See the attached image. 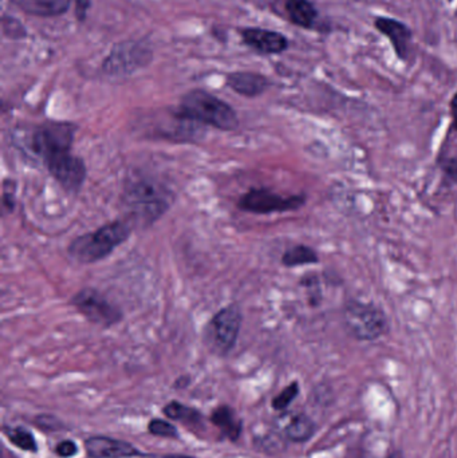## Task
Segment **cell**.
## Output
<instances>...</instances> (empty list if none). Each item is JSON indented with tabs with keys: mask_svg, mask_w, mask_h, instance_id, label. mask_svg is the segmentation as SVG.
I'll use <instances>...</instances> for the list:
<instances>
[{
	"mask_svg": "<svg viewBox=\"0 0 457 458\" xmlns=\"http://www.w3.org/2000/svg\"><path fill=\"white\" fill-rule=\"evenodd\" d=\"M177 117L204 123L222 131H233L239 126L235 110L206 90H190L182 98Z\"/></svg>",
	"mask_w": 457,
	"mask_h": 458,
	"instance_id": "6da1fadb",
	"label": "cell"
},
{
	"mask_svg": "<svg viewBox=\"0 0 457 458\" xmlns=\"http://www.w3.org/2000/svg\"><path fill=\"white\" fill-rule=\"evenodd\" d=\"M131 234L128 220H114L94 232L82 234L69 245V255L83 264L104 260Z\"/></svg>",
	"mask_w": 457,
	"mask_h": 458,
	"instance_id": "7a4b0ae2",
	"label": "cell"
},
{
	"mask_svg": "<svg viewBox=\"0 0 457 458\" xmlns=\"http://www.w3.org/2000/svg\"><path fill=\"white\" fill-rule=\"evenodd\" d=\"M343 323L346 333L360 342H375L389 331L385 311L372 301L349 299L343 309Z\"/></svg>",
	"mask_w": 457,
	"mask_h": 458,
	"instance_id": "3957f363",
	"label": "cell"
},
{
	"mask_svg": "<svg viewBox=\"0 0 457 458\" xmlns=\"http://www.w3.org/2000/svg\"><path fill=\"white\" fill-rule=\"evenodd\" d=\"M123 200L133 220L144 225H153L171 207L169 193L160 185L144 179L129 182Z\"/></svg>",
	"mask_w": 457,
	"mask_h": 458,
	"instance_id": "277c9868",
	"label": "cell"
},
{
	"mask_svg": "<svg viewBox=\"0 0 457 458\" xmlns=\"http://www.w3.org/2000/svg\"><path fill=\"white\" fill-rule=\"evenodd\" d=\"M241 320L243 314L236 303L219 310L212 317L204 331V342L211 352L224 357L233 349L241 333Z\"/></svg>",
	"mask_w": 457,
	"mask_h": 458,
	"instance_id": "5b68a950",
	"label": "cell"
},
{
	"mask_svg": "<svg viewBox=\"0 0 457 458\" xmlns=\"http://www.w3.org/2000/svg\"><path fill=\"white\" fill-rule=\"evenodd\" d=\"M77 125L72 123L48 121L34 129L31 134V150L42 158L43 164L59 153L72 152Z\"/></svg>",
	"mask_w": 457,
	"mask_h": 458,
	"instance_id": "8992f818",
	"label": "cell"
},
{
	"mask_svg": "<svg viewBox=\"0 0 457 458\" xmlns=\"http://www.w3.org/2000/svg\"><path fill=\"white\" fill-rule=\"evenodd\" d=\"M72 304L82 317L93 325L112 327L123 320L120 307L109 301L96 288H83L72 298Z\"/></svg>",
	"mask_w": 457,
	"mask_h": 458,
	"instance_id": "52a82bcc",
	"label": "cell"
},
{
	"mask_svg": "<svg viewBox=\"0 0 457 458\" xmlns=\"http://www.w3.org/2000/svg\"><path fill=\"white\" fill-rule=\"evenodd\" d=\"M306 204L305 195L284 196L260 188L250 190L238 201L239 209L254 215L284 214L298 211Z\"/></svg>",
	"mask_w": 457,
	"mask_h": 458,
	"instance_id": "ba28073f",
	"label": "cell"
},
{
	"mask_svg": "<svg viewBox=\"0 0 457 458\" xmlns=\"http://www.w3.org/2000/svg\"><path fill=\"white\" fill-rule=\"evenodd\" d=\"M152 58V48L147 43L131 40L115 46L105 59L102 69L109 75H128L144 69Z\"/></svg>",
	"mask_w": 457,
	"mask_h": 458,
	"instance_id": "9c48e42d",
	"label": "cell"
},
{
	"mask_svg": "<svg viewBox=\"0 0 457 458\" xmlns=\"http://www.w3.org/2000/svg\"><path fill=\"white\" fill-rule=\"evenodd\" d=\"M45 165L64 192L78 195L82 190L88 174L82 158L72 155V152H64L48 158Z\"/></svg>",
	"mask_w": 457,
	"mask_h": 458,
	"instance_id": "30bf717a",
	"label": "cell"
},
{
	"mask_svg": "<svg viewBox=\"0 0 457 458\" xmlns=\"http://www.w3.org/2000/svg\"><path fill=\"white\" fill-rule=\"evenodd\" d=\"M375 27L380 34L388 38L397 58L408 61L412 50L413 31L404 21L391 16H376Z\"/></svg>",
	"mask_w": 457,
	"mask_h": 458,
	"instance_id": "8fae6325",
	"label": "cell"
},
{
	"mask_svg": "<svg viewBox=\"0 0 457 458\" xmlns=\"http://www.w3.org/2000/svg\"><path fill=\"white\" fill-rule=\"evenodd\" d=\"M244 43L260 54H282L289 48V39L273 30L244 29L241 31Z\"/></svg>",
	"mask_w": 457,
	"mask_h": 458,
	"instance_id": "7c38bea8",
	"label": "cell"
},
{
	"mask_svg": "<svg viewBox=\"0 0 457 458\" xmlns=\"http://www.w3.org/2000/svg\"><path fill=\"white\" fill-rule=\"evenodd\" d=\"M85 448L89 457L91 458L141 456V454L131 444L110 437H90L85 441Z\"/></svg>",
	"mask_w": 457,
	"mask_h": 458,
	"instance_id": "4fadbf2b",
	"label": "cell"
},
{
	"mask_svg": "<svg viewBox=\"0 0 457 458\" xmlns=\"http://www.w3.org/2000/svg\"><path fill=\"white\" fill-rule=\"evenodd\" d=\"M227 86L241 96L254 98L270 88V81L257 72H233L227 77Z\"/></svg>",
	"mask_w": 457,
	"mask_h": 458,
	"instance_id": "5bb4252c",
	"label": "cell"
},
{
	"mask_svg": "<svg viewBox=\"0 0 457 458\" xmlns=\"http://www.w3.org/2000/svg\"><path fill=\"white\" fill-rule=\"evenodd\" d=\"M290 21L300 29L313 30L318 21V10L310 0H286L284 2Z\"/></svg>",
	"mask_w": 457,
	"mask_h": 458,
	"instance_id": "9a60e30c",
	"label": "cell"
},
{
	"mask_svg": "<svg viewBox=\"0 0 457 458\" xmlns=\"http://www.w3.org/2000/svg\"><path fill=\"white\" fill-rule=\"evenodd\" d=\"M21 10L37 16H56L69 10L72 0H13Z\"/></svg>",
	"mask_w": 457,
	"mask_h": 458,
	"instance_id": "2e32d148",
	"label": "cell"
},
{
	"mask_svg": "<svg viewBox=\"0 0 457 458\" xmlns=\"http://www.w3.org/2000/svg\"><path fill=\"white\" fill-rule=\"evenodd\" d=\"M212 422L231 440H238L241 432V420L230 406H220L212 413Z\"/></svg>",
	"mask_w": 457,
	"mask_h": 458,
	"instance_id": "e0dca14e",
	"label": "cell"
},
{
	"mask_svg": "<svg viewBox=\"0 0 457 458\" xmlns=\"http://www.w3.org/2000/svg\"><path fill=\"white\" fill-rule=\"evenodd\" d=\"M319 263V255L314 248L305 244L294 245L289 248L282 256V264L287 268L295 267L313 266Z\"/></svg>",
	"mask_w": 457,
	"mask_h": 458,
	"instance_id": "ac0fdd59",
	"label": "cell"
},
{
	"mask_svg": "<svg viewBox=\"0 0 457 458\" xmlns=\"http://www.w3.org/2000/svg\"><path fill=\"white\" fill-rule=\"evenodd\" d=\"M316 433V424L305 414H298L284 427V435L292 443H306Z\"/></svg>",
	"mask_w": 457,
	"mask_h": 458,
	"instance_id": "d6986e66",
	"label": "cell"
},
{
	"mask_svg": "<svg viewBox=\"0 0 457 458\" xmlns=\"http://www.w3.org/2000/svg\"><path fill=\"white\" fill-rule=\"evenodd\" d=\"M437 166L442 171L445 185H457V152L450 153L448 150L440 152L437 158Z\"/></svg>",
	"mask_w": 457,
	"mask_h": 458,
	"instance_id": "ffe728a7",
	"label": "cell"
},
{
	"mask_svg": "<svg viewBox=\"0 0 457 458\" xmlns=\"http://www.w3.org/2000/svg\"><path fill=\"white\" fill-rule=\"evenodd\" d=\"M5 435H7L10 443L18 446L19 449L27 452H37V443H35L34 436L29 430L23 429V428H10V429L5 430Z\"/></svg>",
	"mask_w": 457,
	"mask_h": 458,
	"instance_id": "44dd1931",
	"label": "cell"
},
{
	"mask_svg": "<svg viewBox=\"0 0 457 458\" xmlns=\"http://www.w3.org/2000/svg\"><path fill=\"white\" fill-rule=\"evenodd\" d=\"M164 413L169 419L176 420V421L193 422V424L198 422L201 417L195 409L188 408L179 403H169L164 409Z\"/></svg>",
	"mask_w": 457,
	"mask_h": 458,
	"instance_id": "7402d4cb",
	"label": "cell"
},
{
	"mask_svg": "<svg viewBox=\"0 0 457 458\" xmlns=\"http://www.w3.org/2000/svg\"><path fill=\"white\" fill-rule=\"evenodd\" d=\"M300 394V385L298 382H292L289 386L284 387L273 401V408L275 411H284L292 405V401Z\"/></svg>",
	"mask_w": 457,
	"mask_h": 458,
	"instance_id": "603a6c76",
	"label": "cell"
},
{
	"mask_svg": "<svg viewBox=\"0 0 457 458\" xmlns=\"http://www.w3.org/2000/svg\"><path fill=\"white\" fill-rule=\"evenodd\" d=\"M149 432L153 436H158V437H177L176 428L172 427L169 422L164 421V420H153V421H150Z\"/></svg>",
	"mask_w": 457,
	"mask_h": 458,
	"instance_id": "cb8c5ba5",
	"label": "cell"
},
{
	"mask_svg": "<svg viewBox=\"0 0 457 458\" xmlns=\"http://www.w3.org/2000/svg\"><path fill=\"white\" fill-rule=\"evenodd\" d=\"M16 184L13 180H4L3 182L2 203L5 211L13 212L15 207Z\"/></svg>",
	"mask_w": 457,
	"mask_h": 458,
	"instance_id": "d4e9b609",
	"label": "cell"
},
{
	"mask_svg": "<svg viewBox=\"0 0 457 458\" xmlns=\"http://www.w3.org/2000/svg\"><path fill=\"white\" fill-rule=\"evenodd\" d=\"M55 452L61 457H72L77 454V446L72 441H62L55 446Z\"/></svg>",
	"mask_w": 457,
	"mask_h": 458,
	"instance_id": "484cf974",
	"label": "cell"
},
{
	"mask_svg": "<svg viewBox=\"0 0 457 458\" xmlns=\"http://www.w3.org/2000/svg\"><path fill=\"white\" fill-rule=\"evenodd\" d=\"M451 118H453V129L457 131V91L453 94L450 104Z\"/></svg>",
	"mask_w": 457,
	"mask_h": 458,
	"instance_id": "4316f807",
	"label": "cell"
},
{
	"mask_svg": "<svg viewBox=\"0 0 457 458\" xmlns=\"http://www.w3.org/2000/svg\"><path fill=\"white\" fill-rule=\"evenodd\" d=\"M386 458H405L404 454H402L400 451H394L392 452V454H389V456Z\"/></svg>",
	"mask_w": 457,
	"mask_h": 458,
	"instance_id": "83f0119b",
	"label": "cell"
},
{
	"mask_svg": "<svg viewBox=\"0 0 457 458\" xmlns=\"http://www.w3.org/2000/svg\"><path fill=\"white\" fill-rule=\"evenodd\" d=\"M165 458H192V457H187V456H168Z\"/></svg>",
	"mask_w": 457,
	"mask_h": 458,
	"instance_id": "f1b7e54d",
	"label": "cell"
}]
</instances>
